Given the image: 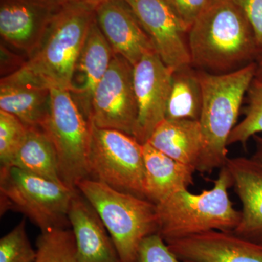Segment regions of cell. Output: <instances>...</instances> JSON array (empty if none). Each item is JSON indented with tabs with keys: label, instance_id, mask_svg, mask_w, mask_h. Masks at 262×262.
<instances>
[{
	"label": "cell",
	"instance_id": "18",
	"mask_svg": "<svg viewBox=\"0 0 262 262\" xmlns=\"http://www.w3.org/2000/svg\"><path fill=\"white\" fill-rule=\"evenodd\" d=\"M146 143L196 171L204 149L199 120L165 119Z\"/></svg>",
	"mask_w": 262,
	"mask_h": 262
},
{
	"label": "cell",
	"instance_id": "28",
	"mask_svg": "<svg viewBox=\"0 0 262 262\" xmlns=\"http://www.w3.org/2000/svg\"><path fill=\"white\" fill-rule=\"evenodd\" d=\"M210 0H166L184 28L189 32Z\"/></svg>",
	"mask_w": 262,
	"mask_h": 262
},
{
	"label": "cell",
	"instance_id": "7",
	"mask_svg": "<svg viewBox=\"0 0 262 262\" xmlns=\"http://www.w3.org/2000/svg\"><path fill=\"white\" fill-rule=\"evenodd\" d=\"M89 178L120 192L145 198L143 144L136 138L90 122Z\"/></svg>",
	"mask_w": 262,
	"mask_h": 262
},
{
	"label": "cell",
	"instance_id": "22",
	"mask_svg": "<svg viewBox=\"0 0 262 262\" xmlns=\"http://www.w3.org/2000/svg\"><path fill=\"white\" fill-rule=\"evenodd\" d=\"M203 93L198 72L190 67L173 72L165 119L199 120Z\"/></svg>",
	"mask_w": 262,
	"mask_h": 262
},
{
	"label": "cell",
	"instance_id": "23",
	"mask_svg": "<svg viewBox=\"0 0 262 262\" xmlns=\"http://www.w3.org/2000/svg\"><path fill=\"white\" fill-rule=\"evenodd\" d=\"M35 262H79L72 230L55 229L41 232L37 239Z\"/></svg>",
	"mask_w": 262,
	"mask_h": 262
},
{
	"label": "cell",
	"instance_id": "19",
	"mask_svg": "<svg viewBox=\"0 0 262 262\" xmlns=\"http://www.w3.org/2000/svg\"><path fill=\"white\" fill-rule=\"evenodd\" d=\"M146 199L158 204L182 189H187L193 183L194 168L172 159L150 145L143 144Z\"/></svg>",
	"mask_w": 262,
	"mask_h": 262
},
{
	"label": "cell",
	"instance_id": "16",
	"mask_svg": "<svg viewBox=\"0 0 262 262\" xmlns=\"http://www.w3.org/2000/svg\"><path fill=\"white\" fill-rule=\"evenodd\" d=\"M79 262H121L94 207L76 189L68 213Z\"/></svg>",
	"mask_w": 262,
	"mask_h": 262
},
{
	"label": "cell",
	"instance_id": "27",
	"mask_svg": "<svg viewBox=\"0 0 262 262\" xmlns=\"http://www.w3.org/2000/svg\"><path fill=\"white\" fill-rule=\"evenodd\" d=\"M136 262H190L177 257L159 234H153L142 241Z\"/></svg>",
	"mask_w": 262,
	"mask_h": 262
},
{
	"label": "cell",
	"instance_id": "2",
	"mask_svg": "<svg viewBox=\"0 0 262 262\" xmlns=\"http://www.w3.org/2000/svg\"><path fill=\"white\" fill-rule=\"evenodd\" d=\"M96 8L87 3H66L35 51L18 70L5 76L70 91L76 62L96 18Z\"/></svg>",
	"mask_w": 262,
	"mask_h": 262
},
{
	"label": "cell",
	"instance_id": "20",
	"mask_svg": "<svg viewBox=\"0 0 262 262\" xmlns=\"http://www.w3.org/2000/svg\"><path fill=\"white\" fill-rule=\"evenodd\" d=\"M51 89L4 76L0 82V110L27 127H42L49 113Z\"/></svg>",
	"mask_w": 262,
	"mask_h": 262
},
{
	"label": "cell",
	"instance_id": "12",
	"mask_svg": "<svg viewBox=\"0 0 262 262\" xmlns=\"http://www.w3.org/2000/svg\"><path fill=\"white\" fill-rule=\"evenodd\" d=\"M173 72L160 56L148 53L134 66V86L139 116L136 139L144 144L165 120Z\"/></svg>",
	"mask_w": 262,
	"mask_h": 262
},
{
	"label": "cell",
	"instance_id": "9",
	"mask_svg": "<svg viewBox=\"0 0 262 262\" xmlns=\"http://www.w3.org/2000/svg\"><path fill=\"white\" fill-rule=\"evenodd\" d=\"M137 101L134 86V66L115 54L108 71L95 90L89 122L136 138Z\"/></svg>",
	"mask_w": 262,
	"mask_h": 262
},
{
	"label": "cell",
	"instance_id": "5",
	"mask_svg": "<svg viewBox=\"0 0 262 262\" xmlns=\"http://www.w3.org/2000/svg\"><path fill=\"white\" fill-rule=\"evenodd\" d=\"M77 189L101 217L120 261L136 262L142 241L158 233L156 204L90 178L81 181Z\"/></svg>",
	"mask_w": 262,
	"mask_h": 262
},
{
	"label": "cell",
	"instance_id": "3",
	"mask_svg": "<svg viewBox=\"0 0 262 262\" xmlns=\"http://www.w3.org/2000/svg\"><path fill=\"white\" fill-rule=\"evenodd\" d=\"M256 62L225 74L198 71L203 93L201 124L204 149L196 171L211 173L227 163V142L237 125L245 95L254 80Z\"/></svg>",
	"mask_w": 262,
	"mask_h": 262
},
{
	"label": "cell",
	"instance_id": "14",
	"mask_svg": "<svg viewBox=\"0 0 262 262\" xmlns=\"http://www.w3.org/2000/svg\"><path fill=\"white\" fill-rule=\"evenodd\" d=\"M96 20L114 53L131 65L155 52L149 36L125 0H107L98 5Z\"/></svg>",
	"mask_w": 262,
	"mask_h": 262
},
{
	"label": "cell",
	"instance_id": "26",
	"mask_svg": "<svg viewBox=\"0 0 262 262\" xmlns=\"http://www.w3.org/2000/svg\"><path fill=\"white\" fill-rule=\"evenodd\" d=\"M37 250L29 241L23 220L0 239V262H35Z\"/></svg>",
	"mask_w": 262,
	"mask_h": 262
},
{
	"label": "cell",
	"instance_id": "4",
	"mask_svg": "<svg viewBox=\"0 0 262 262\" xmlns=\"http://www.w3.org/2000/svg\"><path fill=\"white\" fill-rule=\"evenodd\" d=\"M232 180L228 170L220 169L211 189L193 194L182 189L157 204L158 234L165 243L209 231L233 232L241 220L228 191Z\"/></svg>",
	"mask_w": 262,
	"mask_h": 262
},
{
	"label": "cell",
	"instance_id": "11",
	"mask_svg": "<svg viewBox=\"0 0 262 262\" xmlns=\"http://www.w3.org/2000/svg\"><path fill=\"white\" fill-rule=\"evenodd\" d=\"M63 0H0V34L27 58L40 44Z\"/></svg>",
	"mask_w": 262,
	"mask_h": 262
},
{
	"label": "cell",
	"instance_id": "1",
	"mask_svg": "<svg viewBox=\"0 0 262 262\" xmlns=\"http://www.w3.org/2000/svg\"><path fill=\"white\" fill-rule=\"evenodd\" d=\"M187 34L192 65L209 73L239 70L261 54L249 22L233 0H210Z\"/></svg>",
	"mask_w": 262,
	"mask_h": 262
},
{
	"label": "cell",
	"instance_id": "8",
	"mask_svg": "<svg viewBox=\"0 0 262 262\" xmlns=\"http://www.w3.org/2000/svg\"><path fill=\"white\" fill-rule=\"evenodd\" d=\"M41 127L56 149L62 183L70 189H77L81 181L89 178L91 126L70 91L51 89L49 113Z\"/></svg>",
	"mask_w": 262,
	"mask_h": 262
},
{
	"label": "cell",
	"instance_id": "10",
	"mask_svg": "<svg viewBox=\"0 0 262 262\" xmlns=\"http://www.w3.org/2000/svg\"><path fill=\"white\" fill-rule=\"evenodd\" d=\"M149 36L155 52L173 71L192 66L187 31L166 0H125Z\"/></svg>",
	"mask_w": 262,
	"mask_h": 262
},
{
	"label": "cell",
	"instance_id": "24",
	"mask_svg": "<svg viewBox=\"0 0 262 262\" xmlns=\"http://www.w3.org/2000/svg\"><path fill=\"white\" fill-rule=\"evenodd\" d=\"M248 105L245 117L234 127L229 136L227 145H246L253 136L262 133V82L254 78L248 90Z\"/></svg>",
	"mask_w": 262,
	"mask_h": 262
},
{
	"label": "cell",
	"instance_id": "15",
	"mask_svg": "<svg viewBox=\"0 0 262 262\" xmlns=\"http://www.w3.org/2000/svg\"><path fill=\"white\" fill-rule=\"evenodd\" d=\"M114 56L111 46L95 18L76 62L70 90L74 101L88 121L95 90L107 72Z\"/></svg>",
	"mask_w": 262,
	"mask_h": 262
},
{
	"label": "cell",
	"instance_id": "30",
	"mask_svg": "<svg viewBox=\"0 0 262 262\" xmlns=\"http://www.w3.org/2000/svg\"><path fill=\"white\" fill-rule=\"evenodd\" d=\"M253 139H254L256 144V149L252 158L262 165V136L257 134L253 136Z\"/></svg>",
	"mask_w": 262,
	"mask_h": 262
},
{
	"label": "cell",
	"instance_id": "32",
	"mask_svg": "<svg viewBox=\"0 0 262 262\" xmlns=\"http://www.w3.org/2000/svg\"><path fill=\"white\" fill-rule=\"evenodd\" d=\"M256 71L255 78L262 82V52L260 56L258 57V61L256 63Z\"/></svg>",
	"mask_w": 262,
	"mask_h": 262
},
{
	"label": "cell",
	"instance_id": "29",
	"mask_svg": "<svg viewBox=\"0 0 262 262\" xmlns=\"http://www.w3.org/2000/svg\"><path fill=\"white\" fill-rule=\"evenodd\" d=\"M249 22L262 52V0H233Z\"/></svg>",
	"mask_w": 262,
	"mask_h": 262
},
{
	"label": "cell",
	"instance_id": "21",
	"mask_svg": "<svg viewBox=\"0 0 262 262\" xmlns=\"http://www.w3.org/2000/svg\"><path fill=\"white\" fill-rule=\"evenodd\" d=\"M9 166L62 183L56 149L41 127H28L27 139Z\"/></svg>",
	"mask_w": 262,
	"mask_h": 262
},
{
	"label": "cell",
	"instance_id": "31",
	"mask_svg": "<svg viewBox=\"0 0 262 262\" xmlns=\"http://www.w3.org/2000/svg\"><path fill=\"white\" fill-rule=\"evenodd\" d=\"M65 3H87V4L94 5L95 7H97L98 5L107 1V0H63Z\"/></svg>",
	"mask_w": 262,
	"mask_h": 262
},
{
	"label": "cell",
	"instance_id": "6",
	"mask_svg": "<svg viewBox=\"0 0 262 262\" xmlns=\"http://www.w3.org/2000/svg\"><path fill=\"white\" fill-rule=\"evenodd\" d=\"M75 189L17 167L1 166V214L9 210L21 212L41 232L68 229L69 209Z\"/></svg>",
	"mask_w": 262,
	"mask_h": 262
},
{
	"label": "cell",
	"instance_id": "25",
	"mask_svg": "<svg viewBox=\"0 0 262 262\" xmlns=\"http://www.w3.org/2000/svg\"><path fill=\"white\" fill-rule=\"evenodd\" d=\"M28 127L14 115L0 110V162L9 166L27 139Z\"/></svg>",
	"mask_w": 262,
	"mask_h": 262
},
{
	"label": "cell",
	"instance_id": "17",
	"mask_svg": "<svg viewBox=\"0 0 262 262\" xmlns=\"http://www.w3.org/2000/svg\"><path fill=\"white\" fill-rule=\"evenodd\" d=\"M242 204L234 234L262 245V165L247 158H229L225 165Z\"/></svg>",
	"mask_w": 262,
	"mask_h": 262
},
{
	"label": "cell",
	"instance_id": "13",
	"mask_svg": "<svg viewBox=\"0 0 262 262\" xmlns=\"http://www.w3.org/2000/svg\"><path fill=\"white\" fill-rule=\"evenodd\" d=\"M172 252L190 262H262V245L233 232L213 230L166 243Z\"/></svg>",
	"mask_w": 262,
	"mask_h": 262
}]
</instances>
